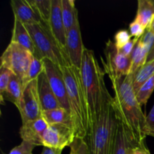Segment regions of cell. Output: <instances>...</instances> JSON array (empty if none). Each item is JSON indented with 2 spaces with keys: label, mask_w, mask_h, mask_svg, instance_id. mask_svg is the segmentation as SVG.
<instances>
[{
  "label": "cell",
  "mask_w": 154,
  "mask_h": 154,
  "mask_svg": "<svg viewBox=\"0 0 154 154\" xmlns=\"http://www.w3.org/2000/svg\"><path fill=\"white\" fill-rule=\"evenodd\" d=\"M135 75L111 81L114 96L112 105L116 117L124 126L131 139L136 144L144 142L146 116L140 105L133 87Z\"/></svg>",
  "instance_id": "1"
},
{
  "label": "cell",
  "mask_w": 154,
  "mask_h": 154,
  "mask_svg": "<svg viewBox=\"0 0 154 154\" xmlns=\"http://www.w3.org/2000/svg\"><path fill=\"white\" fill-rule=\"evenodd\" d=\"M61 70L67 88L75 137L86 139L90 128V114L81 69L71 66L61 68Z\"/></svg>",
  "instance_id": "2"
},
{
  "label": "cell",
  "mask_w": 154,
  "mask_h": 154,
  "mask_svg": "<svg viewBox=\"0 0 154 154\" xmlns=\"http://www.w3.org/2000/svg\"><path fill=\"white\" fill-rule=\"evenodd\" d=\"M80 69L88 102L91 126L93 120L97 116L103 104L111 95L105 87V72L101 69L93 51L84 48Z\"/></svg>",
  "instance_id": "3"
},
{
  "label": "cell",
  "mask_w": 154,
  "mask_h": 154,
  "mask_svg": "<svg viewBox=\"0 0 154 154\" xmlns=\"http://www.w3.org/2000/svg\"><path fill=\"white\" fill-rule=\"evenodd\" d=\"M112 99L110 96L106 99L101 111L92 122L87 138L90 154L112 153L118 127Z\"/></svg>",
  "instance_id": "4"
},
{
  "label": "cell",
  "mask_w": 154,
  "mask_h": 154,
  "mask_svg": "<svg viewBox=\"0 0 154 154\" xmlns=\"http://www.w3.org/2000/svg\"><path fill=\"white\" fill-rule=\"evenodd\" d=\"M32 38L35 47V55L41 60L48 59L59 67L72 66L68 54L62 49L50 32L48 26L24 25Z\"/></svg>",
  "instance_id": "5"
},
{
  "label": "cell",
  "mask_w": 154,
  "mask_h": 154,
  "mask_svg": "<svg viewBox=\"0 0 154 154\" xmlns=\"http://www.w3.org/2000/svg\"><path fill=\"white\" fill-rule=\"evenodd\" d=\"M105 60H102L104 72L109 77L111 81L129 75L132 66L131 57H127L119 52L114 42L108 40L105 45Z\"/></svg>",
  "instance_id": "6"
},
{
  "label": "cell",
  "mask_w": 154,
  "mask_h": 154,
  "mask_svg": "<svg viewBox=\"0 0 154 154\" xmlns=\"http://www.w3.org/2000/svg\"><path fill=\"white\" fill-rule=\"evenodd\" d=\"M33 55L30 51L21 45L10 42L2 55L1 66L7 68L23 81L31 62Z\"/></svg>",
  "instance_id": "7"
},
{
  "label": "cell",
  "mask_w": 154,
  "mask_h": 154,
  "mask_svg": "<svg viewBox=\"0 0 154 154\" xmlns=\"http://www.w3.org/2000/svg\"><path fill=\"white\" fill-rule=\"evenodd\" d=\"M23 124L42 117V108L38 91V81H31L23 87L18 108Z\"/></svg>",
  "instance_id": "8"
},
{
  "label": "cell",
  "mask_w": 154,
  "mask_h": 154,
  "mask_svg": "<svg viewBox=\"0 0 154 154\" xmlns=\"http://www.w3.org/2000/svg\"><path fill=\"white\" fill-rule=\"evenodd\" d=\"M42 61L44 63L45 73L48 76L50 85L56 97L58 99L62 108L67 110L70 113L67 88L61 68L54 64L48 59H44Z\"/></svg>",
  "instance_id": "9"
},
{
  "label": "cell",
  "mask_w": 154,
  "mask_h": 154,
  "mask_svg": "<svg viewBox=\"0 0 154 154\" xmlns=\"http://www.w3.org/2000/svg\"><path fill=\"white\" fill-rule=\"evenodd\" d=\"M75 138L73 128L63 124L48 126L42 137V146L63 150L70 147Z\"/></svg>",
  "instance_id": "10"
},
{
  "label": "cell",
  "mask_w": 154,
  "mask_h": 154,
  "mask_svg": "<svg viewBox=\"0 0 154 154\" xmlns=\"http://www.w3.org/2000/svg\"><path fill=\"white\" fill-rule=\"evenodd\" d=\"M85 47L83 45L78 17L75 25L66 35V49L72 66L81 69L83 52Z\"/></svg>",
  "instance_id": "11"
},
{
  "label": "cell",
  "mask_w": 154,
  "mask_h": 154,
  "mask_svg": "<svg viewBox=\"0 0 154 154\" xmlns=\"http://www.w3.org/2000/svg\"><path fill=\"white\" fill-rule=\"evenodd\" d=\"M48 28L60 48L68 54L66 49V32L62 14V0H52L51 15Z\"/></svg>",
  "instance_id": "12"
},
{
  "label": "cell",
  "mask_w": 154,
  "mask_h": 154,
  "mask_svg": "<svg viewBox=\"0 0 154 154\" xmlns=\"http://www.w3.org/2000/svg\"><path fill=\"white\" fill-rule=\"evenodd\" d=\"M48 127L43 117L32 120L22 125L19 134L23 141H28L35 146H42V137Z\"/></svg>",
  "instance_id": "13"
},
{
  "label": "cell",
  "mask_w": 154,
  "mask_h": 154,
  "mask_svg": "<svg viewBox=\"0 0 154 154\" xmlns=\"http://www.w3.org/2000/svg\"><path fill=\"white\" fill-rule=\"evenodd\" d=\"M11 5L14 19L19 20L23 25H45L27 0H12Z\"/></svg>",
  "instance_id": "14"
},
{
  "label": "cell",
  "mask_w": 154,
  "mask_h": 154,
  "mask_svg": "<svg viewBox=\"0 0 154 154\" xmlns=\"http://www.w3.org/2000/svg\"><path fill=\"white\" fill-rule=\"evenodd\" d=\"M38 91L42 105V111L57 109L62 108L58 99L51 89L45 71H44L37 79Z\"/></svg>",
  "instance_id": "15"
},
{
  "label": "cell",
  "mask_w": 154,
  "mask_h": 154,
  "mask_svg": "<svg viewBox=\"0 0 154 154\" xmlns=\"http://www.w3.org/2000/svg\"><path fill=\"white\" fill-rule=\"evenodd\" d=\"M11 42L21 45L24 48L30 51L33 56L35 55V47L28 30L22 23L16 19H14V22Z\"/></svg>",
  "instance_id": "16"
},
{
  "label": "cell",
  "mask_w": 154,
  "mask_h": 154,
  "mask_svg": "<svg viewBox=\"0 0 154 154\" xmlns=\"http://www.w3.org/2000/svg\"><path fill=\"white\" fill-rule=\"evenodd\" d=\"M135 145L137 144L131 139L124 126L118 121L115 144L111 154H131Z\"/></svg>",
  "instance_id": "17"
},
{
  "label": "cell",
  "mask_w": 154,
  "mask_h": 154,
  "mask_svg": "<svg viewBox=\"0 0 154 154\" xmlns=\"http://www.w3.org/2000/svg\"><path fill=\"white\" fill-rule=\"evenodd\" d=\"M42 117L45 120L48 126L55 124H63L73 128L71 114L63 108L50 111H43Z\"/></svg>",
  "instance_id": "18"
},
{
  "label": "cell",
  "mask_w": 154,
  "mask_h": 154,
  "mask_svg": "<svg viewBox=\"0 0 154 154\" xmlns=\"http://www.w3.org/2000/svg\"><path fill=\"white\" fill-rule=\"evenodd\" d=\"M23 91V81L17 76L13 75V76L11 78L7 90L3 96V100L4 102L5 100H7L11 102L18 109L21 97H22Z\"/></svg>",
  "instance_id": "19"
},
{
  "label": "cell",
  "mask_w": 154,
  "mask_h": 154,
  "mask_svg": "<svg viewBox=\"0 0 154 154\" xmlns=\"http://www.w3.org/2000/svg\"><path fill=\"white\" fill-rule=\"evenodd\" d=\"M150 52V49L145 45H143L140 40L135 45L132 51L131 59H132V66H131L130 73L135 75L136 72L147 63V57Z\"/></svg>",
  "instance_id": "20"
},
{
  "label": "cell",
  "mask_w": 154,
  "mask_h": 154,
  "mask_svg": "<svg viewBox=\"0 0 154 154\" xmlns=\"http://www.w3.org/2000/svg\"><path fill=\"white\" fill-rule=\"evenodd\" d=\"M153 17L154 2L151 0H138V10L135 20L147 29Z\"/></svg>",
  "instance_id": "21"
},
{
  "label": "cell",
  "mask_w": 154,
  "mask_h": 154,
  "mask_svg": "<svg viewBox=\"0 0 154 154\" xmlns=\"http://www.w3.org/2000/svg\"><path fill=\"white\" fill-rule=\"evenodd\" d=\"M62 14L67 35L75 25L77 17H78V12L74 0H62Z\"/></svg>",
  "instance_id": "22"
},
{
  "label": "cell",
  "mask_w": 154,
  "mask_h": 154,
  "mask_svg": "<svg viewBox=\"0 0 154 154\" xmlns=\"http://www.w3.org/2000/svg\"><path fill=\"white\" fill-rule=\"evenodd\" d=\"M27 2L40 17L44 23L48 26L51 15L52 0H27Z\"/></svg>",
  "instance_id": "23"
},
{
  "label": "cell",
  "mask_w": 154,
  "mask_h": 154,
  "mask_svg": "<svg viewBox=\"0 0 154 154\" xmlns=\"http://www.w3.org/2000/svg\"><path fill=\"white\" fill-rule=\"evenodd\" d=\"M154 75V60L146 63L135 75L133 81V87L135 94L141 86Z\"/></svg>",
  "instance_id": "24"
},
{
  "label": "cell",
  "mask_w": 154,
  "mask_h": 154,
  "mask_svg": "<svg viewBox=\"0 0 154 154\" xmlns=\"http://www.w3.org/2000/svg\"><path fill=\"white\" fill-rule=\"evenodd\" d=\"M44 71H45V66H44L43 61L33 56L31 64H30L29 67L28 71H27L23 80V87L26 85H27L29 83L31 82V81L37 80L39 75Z\"/></svg>",
  "instance_id": "25"
},
{
  "label": "cell",
  "mask_w": 154,
  "mask_h": 154,
  "mask_svg": "<svg viewBox=\"0 0 154 154\" xmlns=\"http://www.w3.org/2000/svg\"><path fill=\"white\" fill-rule=\"evenodd\" d=\"M154 90V75L153 77L147 80L144 84L141 87L136 93V97L139 102L140 105H146L150 99V96L152 95Z\"/></svg>",
  "instance_id": "26"
},
{
  "label": "cell",
  "mask_w": 154,
  "mask_h": 154,
  "mask_svg": "<svg viewBox=\"0 0 154 154\" xmlns=\"http://www.w3.org/2000/svg\"><path fill=\"white\" fill-rule=\"evenodd\" d=\"M13 75V72L7 68L2 66H0V99H1L2 105H5L3 96L7 90L8 86Z\"/></svg>",
  "instance_id": "27"
},
{
  "label": "cell",
  "mask_w": 154,
  "mask_h": 154,
  "mask_svg": "<svg viewBox=\"0 0 154 154\" xmlns=\"http://www.w3.org/2000/svg\"><path fill=\"white\" fill-rule=\"evenodd\" d=\"M69 154H90L88 144L85 139L75 137V140L70 146Z\"/></svg>",
  "instance_id": "28"
},
{
  "label": "cell",
  "mask_w": 154,
  "mask_h": 154,
  "mask_svg": "<svg viewBox=\"0 0 154 154\" xmlns=\"http://www.w3.org/2000/svg\"><path fill=\"white\" fill-rule=\"evenodd\" d=\"M131 39H132V36L129 32H128L127 30L122 29L117 32L114 35V44L117 49H120L125 45H126Z\"/></svg>",
  "instance_id": "29"
},
{
  "label": "cell",
  "mask_w": 154,
  "mask_h": 154,
  "mask_svg": "<svg viewBox=\"0 0 154 154\" xmlns=\"http://www.w3.org/2000/svg\"><path fill=\"white\" fill-rule=\"evenodd\" d=\"M36 146L28 141H23L20 144L11 150L8 154H32V150Z\"/></svg>",
  "instance_id": "30"
},
{
  "label": "cell",
  "mask_w": 154,
  "mask_h": 154,
  "mask_svg": "<svg viewBox=\"0 0 154 154\" xmlns=\"http://www.w3.org/2000/svg\"><path fill=\"white\" fill-rule=\"evenodd\" d=\"M145 31V27L136 20H134V21L129 24V33L132 37L139 39L144 35Z\"/></svg>",
  "instance_id": "31"
},
{
  "label": "cell",
  "mask_w": 154,
  "mask_h": 154,
  "mask_svg": "<svg viewBox=\"0 0 154 154\" xmlns=\"http://www.w3.org/2000/svg\"><path fill=\"white\" fill-rule=\"evenodd\" d=\"M145 133L147 136L154 137V105L151 111L146 117Z\"/></svg>",
  "instance_id": "32"
},
{
  "label": "cell",
  "mask_w": 154,
  "mask_h": 154,
  "mask_svg": "<svg viewBox=\"0 0 154 154\" xmlns=\"http://www.w3.org/2000/svg\"><path fill=\"white\" fill-rule=\"evenodd\" d=\"M138 40H139V39L136 38H132L126 45H125L124 46L122 47L121 48L118 49L119 52L125 56L131 57L132 54V51H133L134 50V48H135V45H136V43L138 42Z\"/></svg>",
  "instance_id": "33"
},
{
  "label": "cell",
  "mask_w": 154,
  "mask_h": 154,
  "mask_svg": "<svg viewBox=\"0 0 154 154\" xmlns=\"http://www.w3.org/2000/svg\"><path fill=\"white\" fill-rule=\"evenodd\" d=\"M139 40L141 41L143 45H145L150 51L154 44V33L152 32L149 29H146L145 32L140 38Z\"/></svg>",
  "instance_id": "34"
},
{
  "label": "cell",
  "mask_w": 154,
  "mask_h": 154,
  "mask_svg": "<svg viewBox=\"0 0 154 154\" xmlns=\"http://www.w3.org/2000/svg\"><path fill=\"white\" fill-rule=\"evenodd\" d=\"M132 154H150L148 148L146 147L145 142L137 144L132 148Z\"/></svg>",
  "instance_id": "35"
},
{
  "label": "cell",
  "mask_w": 154,
  "mask_h": 154,
  "mask_svg": "<svg viewBox=\"0 0 154 154\" xmlns=\"http://www.w3.org/2000/svg\"><path fill=\"white\" fill-rule=\"evenodd\" d=\"M63 150L61 149H56L51 148V147H44L43 150H42L41 154H61Z\"/></svg>",
  "instance_id": "36"
},
{
  "label": "cell",
  "mask_w": 154,
  "mask_h": 154,
  "mask_svg": "<svg viewBox=\"0 0 154 154\" xmlns=\"http://www.w3.org/2000/svg\"><path fill=\"white\" fill-rule=\"evenodd\" d=\"M154 60V44L153 45V47L150 49V52L148 54V57H147V63L148 62H151Z\"/></svg>",
  "instance_id": "37"
},
{
  "label": "cell",
  "mask_w": 154,
  "mask_h": 154,
  "mask_svg": "<svg viewBox=\"0 0 154 154\" xmlns=\"http://www.w3.org/2000/svg\"><path fill=\"white\" fill-rule=\"evenodd\" d=\"M147 29H149L150 31H151L152 32L154 33V17L153 18V20H152V21L150 22V25L148 26V27H147Z\"/></svg>",
  "instance_id": "38"
},
{
  "label": "cell",
  "mask_w": 154,
  "mask_h": 154,
  "mask_svg": "<svg viewBox=\"0 0 154 154\" xmlns=\"http://www.w3.org/2000/svg\"><path fill=\"white\" fill-rule=\"evenodd\" d=\"M131 154H132V153H131Z\"/></svg>",
  "instance_id": "39"
}]
</instances>
